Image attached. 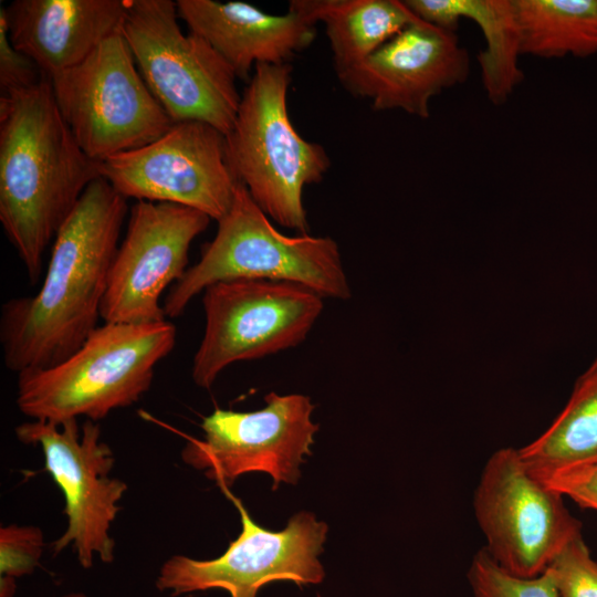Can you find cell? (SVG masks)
<instances>
[{
	"mask_svg": "<svg viewBox=\"0 0 597 597\" xmlns=\"http://www.w3.org/2000/svg\"><path fill=\"white\" fill-rule=\"evenodd\" d=\"M127 212V199L103 177L85 189L53 240L38 293L2 306L0 338L10 370L54 366L97 327Z\"/></svg>",
	"mask_w": 597,
	"mask_h": 597,
	"instance_id": "obj_1",
	"label": "cell"
},
{
	"mask_svg": "<svg viewBox=\"0 0 597 597\" xmlns=\"http://www.w3.org/2000/svg\"><path fill=\"white\" fill-rule=\"evenodd\" d=\"M98 163L75 140L48 77L0 96V222L35 284L43 256Z\"/></svg>",
	"mask_w": 597,
	"mask_h": 597,
	"instance_id": "obj_2",
	"label": "cell"
},
{
	"mask_svg": "<svg viewBox=\"0 0 597 597\" xmlns=\"http://www.w3.org/2000/svg\"><path fill=\"white\" fill-rule=\"evenodd\" d=\"M176 335L168 321L104 323L59 364L18 374L17 405L33 420L57 425L78 417L103 419L149 389L155 367L172 350Z\"/></svg>",
	"mask_w": 597,
	"mask_h": 597,
	"instance_id": "obj_3",
	"label": "cell"
},
{
	"mask_svg": "<svg viewBox=\"0 0 597 597\" xmlns=\"http://www.w3.org/2000/svg\"><path fill=\"white\" fill-rule=\"evenodd\" d=\"M239 279L290 282L323 298L352 296L336 241L280 232L241 182L229 210L218 220L216 235L168 292L163 304L166 317L180 316L208 286Z\"/></svg>",
	"mask_w": 597,
	"mask_h": 597,
	"instance_id": "obj_4",
	"label": "cell"
},
{
	"mask_svg": "<svg viewBox=\"0 0 597 597\" xmlns=\"http://www.w3.org/2000/svg\"><path fill=\"white\" fill-rule=\"evenodd\" d=\"M292 66L258 64L226 136L229 164L264 213L277 224L308 233L306 186L320 182L331 160L324 147L304 139L287 111Z\"/></svg>",
	"mask_w": 597,
	"mask_h": 597,
	"instance_id": "obj_5",
	"label": "cell"
},
{
	"mask_svg": "<svg viewBox=\"0 0 597 597\" xmlns=\"http://www.w3.org/2000/svg\"><path fill=\"white\" fill-rule=\"evenodd\" d=\"M172 0H127L121 31L149 91L172 123L196 121L223 135L241 94L237 75L200 35L184 33Z\"/></svg>",
	"mask_w": 597,
	"mask_h": 597,
	"instance_id": "obj_6",
	"label": "cell"
},
{
	"mask_svg": "<svg viewBox=\"0 0 597 597\" xmlns=\"http://www.w3.org/2000/svg\"><path fill=\"white\" fill-rule=\"evenodd\" d=\"M49 81L75 140L97 163L156 140L174 124L143 80L121 30Z\"/></svg>",
	"mask_w": 597,
	"mask_h": 597,
	"instance_id": "obj_7",
	"label": "cell"
},
{
	"mask_svg": "<svg viewBox=\"0 0 597 597\" xmlns=\"http://www.w3.org/2000/svg\"><path fill=\"white\" fill-rule=\"evenodd\" d=\"M472 505L485 538L484 551L517 577L543 574L567 545L583 536V524L569 512L564 496L537 479L512 447L488 458Z\"/></svg>",
	"mask_w": 597,
	"mask_h": 597,
	"instance_id": "obj_8",
	"label": "cell"
},
{
	"mask_svg": "<svg viewBox=\"0 0 597 597\" xmlns=\"http://www.w3.org/2000/svg\"><path fill=\"white\" fill-rule=\"evenodd\" d=\"M202 303L206 325L191 377L206 389L233 363L301 344L324 307L323 297L302 285L254 279L210 285Z\"/></svg>",
	"mask_w": 597,
	"mask_h": 597,
	"instance_id": "obj_9",
	"label": "cell"
},
{
	"mask_svg": "<svg viewBox=\"0 0 597 597\" xmlns=\"http://www.w3.org/2000/svg\"><path fill=\"white\" fill-rule=\"evenodd\" d=\"M240 514L241 533L213 559L172 555L161 565L156 588L170 596L220 588L230 597H256L261 587L277 580L298 586L323 582L318 559L327 524L310 512L294 514L286 526L273 532L258 525L242 501L222 489Z\"/></svg>",
	"mask_w": 597,
	"mask_h": 597,
	"instance_id": "obj_10",
	"label": "cell"
},
{
	"mask_svg": "<svg viewBox=\"0 0 597 597\" xmlns=\"http://www.w3.org/2000/svg\"><path fill=\"white\" fill-rule=\"evenodd\" d=\"M17 438L25 444L40 446L45 470L60 486L65 499L67 525L54 541V553L72 545L83 568H91L95 557L109 564L114 561L115 541L109 534L121 511L118 502L127 484L111 478L114 454L101 439L96 421L77 419L61 425L32 420L15 427Z\"/></svg>",
	"mask_w": 597,
	"mask_h": 597,
	"instance_id": "obj_11",
	"label": "cell"
},
{
	"mask_svg": "<svg viewBox=\"0 0 597 597\" xmlns=\"http://www.w3.org/2000/svg\"><path fill=\"white\" fill-rule=\"evenodd\" d=\"M98 171L126 199L175 203L217 221L240 182L228 160L226 135L196 121L174 123L156 140L100 161Z\"/></svg>",
	"mask_w": 597,
	"mask_h": 597,
	"instance_id": "obj_12",
	"label": "cell"
},
{
	"mask_svg": "<svg viewBox=\"0 0 597 597\" xmlns=\"http://www.w3.org/2000/svg\"><path fill=\"white\" fill-rule=\"evenodd\" d=\"M264 401L265 407L254 411L216 408L202 420L203 439L188 440L182 461L205 471L221 490L249 472L270 474L273 490L281 482L296 484L318 430L311 419L314 405L297 394L270 392Z\"/></svg>",
	"mask_w": 597,
	"mask_h": 597,
	"instance_id": "obj_13",
	"label": "cell"
},
{
	"mask_svg": "<svg viewBox=\"0 0 597 597\" xmlns=\"http://www.w3.org/2000/svg\"><path fill=\"white\" fill-rule=\"evenodd\" d=\"M210 221L207 214L192 208L136 201L109 270L101 306L103 322L166 321L161 294L185 274L191 243Z\"/></svg>",
	"mask_w": 597,
	"mask_h": 597,
	"instance_id": "obj_14",
	"label": "cell"
},
{
	"mask_svg": "<svg viewBox=\"0 0 597 597\" xmlns=\"http://www.w3.org/2000/svg\"><path fill=\"white\" fill-rule=\"evenodd\" d=\"M469 74V53L455 32L419 19L337 76L346 91L369 100L375 111L400 109L425 119L430 101L464 83Z\"/></svg>",
	"mask_w": 597,
	"mask_h": 597,
	"instance_id": "obj_15",
	"label": "cell"
},
{
	"mask_svg": "<svg viewBox=\"0 0 597 597\" xmlns=\"http://www.w3.org/2000/svg\"><path fill=\"white\" fill-rule=\"evenodd\" d=\"M176 3L188 30L203 38L242 80H250L258 64L289 63L316 35L318 21L306 0L290 1L284 14H271L241 1Z\"/></svg>",
	"mask_w": 597,
	"mask_h": 597,
	"instance_id": "obj_16",
	"label": "cell"
},
{
	"mask_svg": "<svg viewBox=\"0 0 597 597\" xmlns=\"http://www.w3.org/2000/svg\"><path fill=\"white\" fill-rule=\"evenodd\" d=\"M127 0H14L3 6L12 45L50 78L119 31Z\"/></svg>",
	"mask_w": 597,
	"mask_h": 597,
	"instance_id": "obj_17",
	"label": "cell"
},
{
	"mask_svg": "<svg viewBox=\"0 0 597 597\" xmlns=\"http://www.w3.org/2000/svg\"><path fill=\"white\" fill-rule=\"evenodd\" d=\"M420 20L455 32L461 19L479 25L485 48L478 56L486 97L504 104L524 78L519 65L521 31L514 0H405Z\"/></svg>",
	"mask_w": 597,
	"mask_h": 597,
	"instance_id": "obj_18",
	"label": "cell"
},
{
	"mask_svg": "<svg viewBox=\"0 0 597 597\" xmlns=\"http://www.w3.org/2000/svg\"><path fill=\"white\" fill-rule=\"evenodd\" d=\"M307 4L325 24L337 73L360 63L419 20L399 0H307Z\"/></svg>",
	"mask_w": 597,
	"mask_h": 597,
	"instance_id": "obj_19",
	"label": "cell"
},
{
	"mask_svg": "<svg viewBox=\"0 0 597 597\" xmlns=\"http://www.w3.org/2000/svg\"><path fill=\"white\" fill-rule=\"evenodd\" d=\"M517 450L535 476L597 462V357L549 427Z\"/></svg>",
	"mask_w": 597,
	"mask_h": 597,
	"instance_id": "obj_20",
	"label": "cell"
},
{
	"mask_svg": "<svg viewBox=\"0 0 597 597\" xmlns=\"http://www.w3.org/2000/svg\"><path fill=\"white\" fill-rule=\"evenodd\" d=\"M522 54L543 59L597 53V0H514Z\"/></svg>",
	"mask_w": 597,
	"mask_h": 597,
	"instance_id": "obj_21",
	"label": "cell"
},
{
	"mask_svg": "<svg viewBox=\"0 0 597 597\" xmlns=\"http://www.w3.org/2000/svg\"><path fill=\"white\" fill-rule=\"evenodd\" d=\"M467 578L472 597H559L549 568L535 577H517L502 569L483 547L473 555Z\"/></svg>",
	"mask_w": 597,
	"mask_h": 597,
	"instance_id": "obj_22",
	"label": "cell"
},
{
	"mask_svg": "<svg viewBox=\"0 0 597 597\" xmlns=\"http://www.w3.org/2000/svg\"><path fill=\"white\" fill-rule=\"evenodd\" d=\"M548 568L559 597H597V562L583 536L567 545Z\"/></svg>",
	"mask_w": 597,
	"mask_h": 597,
	"instance_id": "obj_23",
	"label": "cell"
},
{
	"mask_svg": "<svg viewBox=\"0 0 597 597\" xmlns=\"http://www.w3.org/2000/svg\"><path fill=\"white\" fill-rule=\"evenodd\" d=\"M44 547L43 532L33 525L11 524L0 528V574L19 578L40 565Z\"/></svg>",
	"mask_w": 597,
	"mask_h": 597,
	"instance_id": "obj_24",
	"label": "cell"
},
{
	"mask_svg": "<svg viewBox=\"0 0 597 597\" xmlns=\"http://www.w3.org/2000/svg\"><path fill=\"white\" fill-rule=\"evenodd\" d=\"M44 77L38 65L11 43L3 6L0 7V96L39 84Z\"/></svg>",
	"mask_w": 597,
	"mask_h": 597,
	"instance_id": "obj_25",
	"label": "cell"
},
{
	"mask_svg": "<svg viewBox=\"0 0 597 597\" xmlns=\"http://www.w3.org/2000/svg\"><path fill=\"white\" fill-rule=\"evenodd\" d=\"M536 478L580 507L597 512V462Z\"/></svg>",
	"mask_w": 597,
	"mask_h": 597,
	"instance_id": "obj_26",
	"label": "cell"
},
{
	"mask_svg": "<svg viewBox=\"0 0 597 597\" xmlns=\"http://www.w3.org/2000/svg\"><path fill=\"white\" fill-rule=\"evenodd\" d=\"M62 597H88L86 594L84 593H81V591H71V593H67L65 595H63Z\"/></svg>",
	"mask_w": 597,
	"mask_h": 597,
	"instance_id": "obj_27",
	"label": "cell"
},
{
	"mask_svg": "<svg viewBox=\"0 0 597 597\" xmlns=\"http://www.w3.org/2000/svg\"><path fill=\"white\" fill-rule=\"evenodd\" d=\"M317 597H321L320 595Z\"/></svg>",
	"mask_w": 597,
	"mask_h": 597,
	"instance_id": "obj_28",
	"label": "cell"
}]
</instances>
